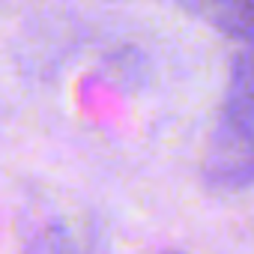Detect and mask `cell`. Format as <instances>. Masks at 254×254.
Returning <instances> with one entry per match:
<instances>
[{
  "label": "cell",
  "mask_w": 254,
  "mask_h": 254,
  "mask_svg": "<svg viewBox=\"0 0 254 254\" xmlns=\"http://www.w3.org/2000/svg\"><path fill=\"white\" fill-rule=\"evenodd\" d=\"M206 177L227 189L254 180V60L230 69L227 99L206 147Z\"/></svg>",
  "instance_id": "6da1fadb"
},
{
  "label": "cell",
  "mask_w": 254,
  "mask_h": 254,
  "mask_svg": "<svg viewBox=\"0 0 254 254\" xmlns=\"http://www.w3.org/2000/svg\"><path fill=\"white\" fill-rule=\"evenodd\" d=\"M180 3L215 30L254 45V0H180Z\"/></svg>",
  "instance_id": "7a4b0ae2"
}]
</instances>
